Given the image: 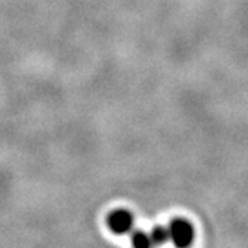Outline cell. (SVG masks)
Instances as JSON below:
<instances>
[{"label":"cell","mask_w":248,"mask_h":248,"mask_svg":"<svg viewBox=\"0 0 248 248\" xmlns=\"http://www.w3.org/2000/svg\"><path fill=\"white\" fill-rule=\"evenodd\" d=\"M132 242H133V245L138 247V248H147V247H150V245L153 244L151 236L147 235L145 232H140V230H139V232H135V233H133Z\"/></svg>","instance_id":"4"},{"label":"cell","mask_w":248,"mask_h":248,"mask_svg":"<svg viewBox=\"0 0 248 248\" xmlns=\"http://www.w3.org/2000/svg\"><path fill=\"white\" fill-rule=\"evenodd\" d=\"M169 235H170V239L173 241V244L176 247H187L191 244L193 241V227L190 226L188 221L186 220H173L170 223V227H169Z\"/></svg>","instance_id":"1"},{"label":"cell","mask_w":248,"mask_h":248,"mask_svg":"<svg viewBox=\"0 0 248 248\" xmlns=\"http://www.w3.org/2000/svg\"><path fill=\"white\" fill-rule=\"evenodd\" d=\"M170 239V235H169V229H165V227H155L151 233V241L153 244H165Z\"/></svg>","instance_id":"3"},{"label":"cell","mask_w":248,"mask_h":248,"mask_svg":"<svg viewBox=\"0 0 248 248\" xmlns=\"http://www.w3.org/2000/svg\"><path fill=\"white\" fill-rule=\"evenodd\" d=\"M108 226L117 235H126L132 230L133 226V217L130 212L124 211V209H118L114 211L112 214L108 217Z\"/></svg>","instance_id":"2"}]
</instances>
